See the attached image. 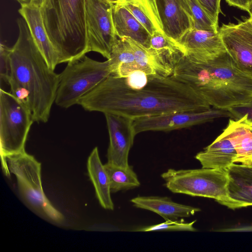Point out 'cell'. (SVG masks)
Listing matches in <instances>:
<instances>
[{
    "instance_id": "obj_1",
    "label": "cell",
    "mask_w": 252,
    "mask_h": 252,
    "mask_svg": "<svg viewBox=\"0 0 252 252\" xmlns=\"http://www.w3.org/2000/svg\"><path fill=\"white\" fill-rule=\"evenodd\" d=\"M78 104L87 111L132 119L177 111H203L211 107L189 85L172 75L158 74H150L146 84L138 88L110 74Z\"/></svg>"
},
{
    "instance_id": "obj_2",
    "label": "cell",
    "mask_w": 252,
    "mask_h": 252,
    "mask_svg": "<svg viewBox=\"0 0 252 252\" xmlns=\"http://www.w3.org/2000/svg\"><path fill=\"white\" fill-rule=\"evenodd\" d=\"M19 34L9 54L7 84L11 93L29 109L34 122L46 123L55 102L59 74L48 66L25 19L17 20Z\"/></svg>"
},
{
    "instance_id": "obj_3",
    "label": "cell",
    "mask_w": 252,
    "mask_h": 252,
    "mask_svg": "<svg viewBox=\"0 0 252 252\" xmlns=\"http://www.w3.org/2000/svg\"><path fill=\"white\" fill-rule=\"evenodd\" d=\"M172 75L216 109L228 110L252 100V75L242 70L227 51L202 63L183 54Z\"/></svg>"
},
{
    "instance_id": "obj_4",
    "label": "cell",
    "mask_w": 252,
    "mask_h": 252,
    "mask_svg": "<svg viewBox=\"0 0 252 252\" xmlns=\"http://www.w3.org/2000/svg\"><path fill=\"white\" fill-rule=\"evenodd\" d=\"M40 9L59 63L87 53L86 0H44Z\"/></svg>"
},
{
    "instance_id": "obj_5",
    "label": "cell",
    "mask_w": 252,
    "mask_h": 252,
    "mask_svg": "<svg viewBox=\"0 0 252 252\" xmlns=\"http://www.w3.org/2000/svg\"><path fill=\"white\" fill-rule=\"evenodd\" d=\"M109 60L98 62L85 55L68 63L59 75V83L55 102L68 108L112 74Z\"/></svg>"
},
{
    "instance_id": "obj_6",
    "label": "cell",
    "mask_w": 252,
    "mask_h": 252,
    "mask_svg": "<svg viewBox=\"0 0 252 252\" xmlns=\"http://www.w3.org/2000/svg\"><path fill=\"white\" fill-rule=\"evenodd\" d=\"M161 176L165 187L173 193L213 198L228 205L227 169H169Z\"/></svg>"
},
{
    "instance_id": "obj_7",
    "label": "cell",
    "mask_w": 252,
    "mask_h": 252,
    "mask_svg": "<svg viewBox=\"0 0 252 252\" xmlns=\"http://www.w3.org/2000/svg\"><path fill=\"white\" fill-rule=\"evenodd\" d=\"M28 108L11 93L0 90V150L4 173L9 176L6 158L25 152L28 135L33 122Z\"/></svg>"
},
{
    "instance_id": "obj_8",
    "label": "cell",
    "mask_w": 252,
    "mask_h": 252,
    "mask_svg": "<svg viewBox=\"0 0 252 252\" xmlns=\"http://www.w3.org/2000/svg\"><path fill=\"white\" fill-rule=\"evenodd\" d=\"M8 170L17 179L21 195L36 212L56 222L63 220L45 195L42 186L41 163L25 151L6 158Z\"/></svg>"
},
{
    "instance_id": "obj_9",
    "label": "cell",
    "mask_w": 252,
    "mask_h": 252,
    "mask_svg": "<svg viewBox=\"0 0 252 252\" xmlns=\"http://www.w3.org/2000/svg\"><path fill=\"white\" fill-rule=\"evenodd\" d=\"M112 0H86L87 53L100 54L107 60L117 37L113 21Z\"/></svg>"
},
{
    "instance_id": "obj_10",
    "label": "cell",
    "mask_w": 252,
    "mask_h": 252,
    "mask_svg": "<svg viewBox=\"0 0 252 252\" xmlns=\"http://www.w3.org/2000/svg\"><path fill=\"white\" fill-rule=\"evenodd\" d=\"M222 117L233 118L226 109H210L203 111H183L135 118L133 126L136 134L147 131H170L209 122Z\"/></svg>"
},
{
    "instance_id": "obj_11",
    "label": "cell",
    "mask_w": 252,
    "mask_h": 252,
    "mask_svg": "<svg viewBox=\"0 0 252 252\" xmlns=\"http://www.w3.org/2000/svg\"><path fill=\"white\" fill-rule=\"evenodd\" d=\"M225 48L238 66L252 75V22L223 24L219 30Z\"/></svg>"
},
{
    "instance_id": "obj_12",
    "label": "cell",
    "mask_w": 252,
    "mask_h": 252,
    "mask_svg": "<svg viewBox=\"0 0 252 252\" xmlns=\"http://www.w3.org/2000/svg\"><path fill=\"white\" fill-rule=\"evenodd\" d=\"M109 135L107 162L126 167L128 158L136 135L133 126V119L119 115L104 114Z\"/></svg>"
},
{
    "instance_id": "obj_13",
    "label": "cell",
    "mask_w": 252,
    "mask_h": 252,
    "mask_svg": "<svg viewBox=\"0 0 252 252\" xmlns=\"http://www.w3.org/2000/svg\"><path fill=\"white\" fill-rule=\"evenodd\" d=\"M178 43L184 50V55L196 62H206L227 51L219 31L191 29Z\"/></svg>"
},
{
    "instance_id": "obj_14",
    "label": "cell",
    "mask_w": 252,
    "mask_h": 252,
    "mask_svg": "<svg viewBox=\"0 0 252 252\" xmlns=\"http://www.w3.org/2000/svg\"><path fill=\"white\" fill-rule=\"evenodd\" d=\"M153 0L164 33L178 43L182 36L192 27L184 0Z\"/></svg>"
},
{
    "instance_id": "obj_15",
    "label": "cell",
    "mask_w": 252,
    "mask_h": 252,
    "mask_svg": "<svg viewBox=\"0 0 252 252\" xmlns=\"http://www.w3.org/2000/svg\"><path fill=\"white\" fill-rule=\"evenodd\" d=\"M195 158L203 168L226 169L235 163L237 152L232 139L229 122L222 132Z\"/></svg>"
},
{
    "instance_id": "obj_16",
    "label": "cell",
    "mask_w": 252,
    "mask_h": 252,
    "mask_svg": "<svg viewBox=\"0 0 252 252\" xmlns=\"http://www.w3.org/2000/svg\"><path fill=\"white\" fill-rule=\"evenodd\" d=\"M18 12L27 23L33 40L48 66L54 70L59 63V58L45 30L40 8L31 3L21 4Z\"/></svg>"
},
{
    "instance_id": "obj_17",
    "label": "cell",
    "mask_w": 252,
    "mask_h": 252,
    "mask_svg": "<svg viewBox=\"0 0 252 252\" xmlns=\"http://www.w3.org/2000/svg\"><path fill=\"white\" fill-rule=\"evenodd\" d=\"M227 185L232 209L252 206V166L233 163L227 169Z\"/></svg>"
},
{
    "instance_id": "obj_18",
    "label": "cell",
    "mask_w": 252,
    "mask_h": 252,
    "mask_svg": "<svg viewBox=\"0 0 252 252\" xmlns=\"http://www.w3.org/2000/svg\"><path fill=\"white\" fill-rule=\"evenodd\" d=\"M130 202L135 207L154 212L165 220L189 217L200 211L199 208L175 202L167 197L137 196Z\"/></svg>"
},
{
    "instance_id": "obj_19",
    "label": "cell",
    "mask_w": 252,
    "mask_h": 252,
    "mask_svg": "<svg viewBox=\"0 0 252 252\" xmlns=\"http://www.w3.org/2000/svg\"><path fill=\"white\" fill-rule=\"evenodd\" d=\"M112 17L118 38L129 37L147 48L150 47L151 34L126 7L114 3Z\"/></svg>"
},
{
    "instance_id": "obj_20",
    "label": "cell",
    "mask_w": 252,
    "mask_h": 252,
    "mask_svg": "<svg viewBox=\"0 0 252 252\" xmlns=\"http://www.w3.org/2000/svg\"><path fill=\"white\" fill-rule=\"evenodd\" d=\"M87 168L100 205L105 209L113 210L114 207L111 197L108 176L104 165L101 163L96 147L93 150L88 158Z\"/></svg>"
},
{
    "instance_id": "obj_21",
    "label": "cell",
    "mask_w": 252,
    "mask_h": 252,
    "mask_svg": "<svg viewBox=\"0 0 252 252\" xmlns=\"http://www.w3.org/2000/svg\"><path fill=\"white\" fill-rule=\"evenodd\" d=\"M232 139L237 152L235 163L252 165V122L246 115L240 119L230 118Z\"/></svg>"
},
{
    "instance_id": "obj_22",
    "label": "cell",
    "mask_w": 252,
    "mask_h": 252,
    "mask_svg": "<svg viewBox=\"0 0 252 252\" xmlns=\"http://www.w3.org/2000/svg\"><path fill=\"white\" fill-rule=\"evenodd\" d=\"M114 3L126 7L152 35L156 32L164 34L153 0H115Z\"/></svg>"
},
{
    "instance_id": "obj_23",
    "label": "cell",
    "mask_w": 252,
    "mask_h": 252,
    "mask_svg": "<svg viewBox=\"0 0 252 252\" xmlns=\"http://www.w3.org/2000/svg\"><path fill=\"white\" fill-rule=\"evenodd\" d=\"M104 166L108 176L111 192L131 189L140 186L132 166L124 167L108 162Z\"/></svg>"
},
{
    "instance_id": "obj_24",
    "label": "cell",
    "mask_w": 252,
    "mask_h": 252,
    "mask_svg": "<svg viewBox=\"0 0 252 252\" xmlns=\"http://www.w3.org/2000/svg\"><path fill=\"white\" fill-rule=\"evenodd\" d=\"M192 22V29L218 32V24L206 13L196 0H184Z\"/></svg>"
},
{
    "instance_id": "obj_25",
    "label": "cell",
    "mask_w": 252,
    "mask_h": 252,
    "mask_svg": "<svg viewBox=\"0 0 252 252\" xmlns=\"http://www.w3.org/2000/svg\"><path fill=\"white\" fill-rule=\"evenodd\" d=\"M195 222L196 220L190 222H185L183 219L176 220H168L161 223L145 226L134 231L140 232H150L158 230L194 231L196 229L193 227V224Z\"/></svg>"
},
{
    "instance_id": "obj_26",
    "label": "cell",
    "mask_w": 252,
    "mask_h": 252,
    "mask_svg": "<svg viewBox=\"0 0 252 252\" xmlns=\"http://www.w3.org/2000/svg\"><path fill=\"white\" fill-rule=\"evenodd\" d=\"M157 51L168 52L173 54L182 52L184 54L182 47L165 34L156 32L151 35L150 47Z\"/></svg>"
},
{
    "instance_id": "obj_27",
    "label": "cell",
    "mask_w": 252,
    "mask_h": 252,
    "mask_svg": "<svg viewBox=\"0 0 252 252\" xmlns=\"http://www.w3.org/2000/svg\"><path fill=\"white\" fill-rule=\"evenodd\" d=\"M10 48L1 42L0 46V77L1 80H3L7 84L9 72V54Z\"/></svg>"
},
{
    "instance_id": "obj_28",
    "label": "cell",
    "mask_w": 252,
    "mask_h": 252,
    "mask_svg": "<svg viewBox=\"0 0 252 252\" xmlns=\"http://www.w3.org/2000/svg\"><path fill=\"white\" fill-rule=\"evenodd\" d=\"M209 16L218 24L221 0H196Z\"/></svg>"
},
{
    "instance_id": "obj_29",
    "label": "cell",
    "mask_w": 252,
    "mask_h": 252,
    "mask_svg": "<svg viewBox=\"0 0 252 252\" xmlns=\"http://www.w3.org/2000/svg\"><path fill=\"white\" fill-rule=\"evenodd\" d=\"M233 115V119H240L246 115L252 122V100L245 104L234 106L228 109Z\"/></svg>"
},
{
    "instance_id": "obj_30",
    "label": "cell",
    "mask_w": 252,
    "mask_h": 252,
    "mask_svg": "<svg viewBox=\"0 0 252 252\" xmlns=\"http://www.w3.org/2000/svg\"><path fill=\"white\" fill-rule=\"evenodd\" d=\"M231 6L237 7L248 12L251 7L252 0H225Z\"/></svg>"
},
{
    "instance_id": "obj_31",
    "label": "cell",
    "mask_w": 252,
    "mask_h": 252,
    "mask_svg": "<svg viewBox=\"0 0 252 252\" xmlns=\"http://www.w3.org/2000/svg\"><path fill=\"white\" fill-rule=\"evenodd\" d=\"M44 0H32L31 4L39 8L42 6Z\"/></svg>"
},
{
    "instance_id": "obj_32",
    "label": "cell",
    "mask_w": 252,
    "mask_h": 252,
    "mask_svg": "<svg viewBox=\"0 0 252 252\" xmlns=\"http://www.w3.org/2000/svg\"><path fill=\"white\" fill-rule=\"evenodd\" d=\"M17 0L18 2H19L20 4L30 3L32 1V0Z\"/></svg>"
},
{
    "instance_id": "obj_33",
    "label": "cell",
    "mask_w": 252,
    "mask_h": 252,
    "mask_svg": "<svg viewBox=\"0 0 252 252\" xmlns=\"http://www.w3.org/2000/svg\"><path fill=\"white\" fill-rule=\"evenodd\" d=\"M248 13L250 14V17L252 18V3L251 4V7L250 8V10L248 11Z\"/></svg>"
},
{
    "instance_id": "obj_34",
    "label": "cell",
    "mask_w": 252,
    "mask_h": 252,
    "mask_svg": "<svg viewBox=\"0 0 252 252\" xmlns=\"http://www.w3.org/2000/svg\"><path fill=\"white\" fill-rule=\"evenodd\" d=\"M250 19H251V21L252 22V18L250 17Z\"/></svg>"
},
{
    "instance_id": "obj_35",
    "label": "cell",
    "mask_w": 252,
    "mask_h": 252,
    "mask_svg": "<svg viewBox=\"0 0 252 252\" xmlns=\"http://www.w3.org/2000/svg\"><path fill=\"white\" fill-rule=\"evenodd\" d=\"M112 0V1H114V0Z\"/></svg>"
},
{
    "instance_id": "obj_36",
    "label": "cell",
    "mask_w": 252,
    "mask_h": 252,
    "mask_svg": "<svg viewBox=\"0 0 252 252\" xmlns=\"http://www.w3.org/2000/svg\"></svg>"
}]
</instances>
